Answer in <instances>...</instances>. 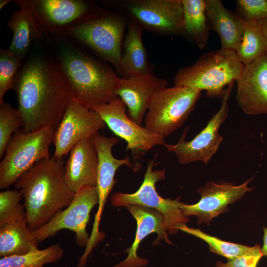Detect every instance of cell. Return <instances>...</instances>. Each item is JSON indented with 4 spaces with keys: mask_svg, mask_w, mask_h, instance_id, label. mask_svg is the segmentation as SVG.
<instances>
[{
    "mask_svg": "<svg viewBox=\"0 0 267 267\" xmlns=\"http://www.w3.org/2000/svg\"><path fill=\"white\" fill-rule=\"evenodd\" d=\"M12 89L26 133L47 127L55 130L72 99L57 60L41 56L29 58L22 65Z\"/></svg>",
    "mask_w": 267,
    "mask_h": 267,
    "instance_id": "1",
    "label": "cell"
},
{
    "mask_svg": "<svg viewBox=\"0 0 267 267\" xmlns=\"http://www.w3.org/2000/svg\"><path fill=\"white\" fill-rule=\"evenodd\" d=\"M62 158L53 156L37 162L16 180L24 199L29 228L35 230L67 207L74 198L64 178Z\"/></svg>",
    "mask_w": 267,
    "mask_h": 267,
    "instance_id": "2",
    "label": "cell"
},
{
    "mask_svg": "<svg viewBox=\"0 0 267 267\" xmlns=\"http://www.w3.org/2000/svg\"><path fill=\"white\" fill-rule=\"evenodd\" d=\"M72 98L89 108L109 103L117 97L120 77L111 66L76 45L59 50L57 59Z\"/></svg>",
    "mask_w": 267,
    "mask_h": 267,
    "instance_id": "3",
    "label": "cell"
},
{
    "mask_svg": "<svg viewBox=\"0 0 267 267\" xmlns=\"http://www.w3.org/2000/svg\"><path fill=\"white\" fill-rule=\"evenodd\" d=\"M127 17L93 5L84 15L55 36L76 42L113 66L120 76L121 59Z\"/></svg>",
    "mask_w": 267,
    "mask_h": 267,
    "instance_id": "4",
    "label": "cell"
},
{
    "mask_svg": "<svg viewBox=\"0 0 267 267\" xmlns=\"http://www.w3.org/2000/svg\"><path fill=\"white\" fill-rule=\"evenodd\" d=\"M244 66L235 51L220 48L204 53L192 65L179 69L173 82L175 86L206 90L210 97L222 98L226 88L238 79Z\"/></svg>",
    "mask_w": 267,
    "mask_h": 267,
    "instance_id": "5",
    "label": "cell"
},
{
    "mask_svg": "<svg viewBox=\"0 0 267 267\" xmlns=\"http://www.w3.org/2000/svg\"><path fill=\"white\" fill-rule=\"evenodd\" d=\"M201 91L180 86L159 89L144 117V127L163 137L181 127L193 110Z\"/></svg>",
    "mask_w": 267,
    "mask_h": 267,
    "instance_id": "6",
    "label": "cell"
},
{
    "mask_svg": "<svg viewBox=\"0 0 267 267\" xmlns=\"http://www.w3.org/2000/svg\"><path fill=\"white\" fill-rule=\"evenodd\" d=\"M55 130L47 127L26 133L16 132L9 140L0 162V189L14 184L37 162L50 157L49 147Z\"/></svg>",
    "mask_w": 267,
    "mask_h": 267,
    "instance_id": "7",
    "label": "cell"
},
{
    "mask_svg": "<svg viewBox=\"0 0 267 267\" xmlns=\"http://www.w3.org/2000/svg\"><path fill=\"white\" fill-rule=\"evenodd\" d=\"M104 3L122 10L143 30L185 37L181 0H125Z\"/></svg>",
    "mask_w": 267,
    "mask_h": 267,
    "instance_id": "8",
    "label": "cell"
},
{
    "mask_svg": "<svg viewBox=\"0 0 267 267\" xmlns=\"http://www.w3.org/2000/svg\"><path fill=\"white\" fill-rule=\"evenodd\" d=\"M155 159L148 161L143 181L138 190L133 193L117 192L111 197V203L114 207L139 205L156 210L163 216L164 224L167 233L178 232L176 226L186 223L189 219L184 217L180 209L182 202L179 197L175 200L164 198L156 189V184L165 178V170H154L156 165Z\"/></svg>",
    "mask_w": 267,
    "mask_h": 267,
    "instance_id": "9",
    "label": "cell"
},
{
    "mask_svg": "<svg viewBox=\"0 0 267 267\" xmlns=\"http://www.w3.org/2000/svg\"><path fill=\"white\" fill-rule=\"evenodd\" d=\"M234 83H231L226 88L222 98V105L218 111L209 120L206 127L192 139L186 140L189 128L188 126L184 129L177 143L164 144L168 152L175 154L179 163L186 165L194 162L201 161L207 164L216 153L223 138L219 133V128L225 122L228 116V99Z\"/></svg>",
    "mask_w": 267,
    "mask_h": 267,
    "instance_id": "10",
    "label": "cell"
},
{
    "mask_svg": "<svg viewBox=\"0 0 267 267\" xmlns=\"http://www.w3.org/2000/svg\"><path fill=\"white\" fill-rule=\"evenodd\" d=\"M98 203L96 186L82 188L75 194L73 199L65 209L57 213L46 223L33 230L37 242L41 243L60 230L69 229L75 233L77 244L86 247L89 239L87 225L91 211Z\"/></svg>",
    "mask_w": 267,
    "mask_h": 267,
    "instance_id": "11",
    "label": "cell"
},
{
    "mask_svg": "<svg viewBox=\"0 0 267 267\" xmlns=\"http://www.w3.org/2000/svg\"><path fill=\"white\" fill-rule=\"evenodd\" d=\"M96 112L106 126L127 143L126 150L137 159L156 145H164L165 137L133 121L128 115L127 107L117 97L109 103L88 108Z\"/></svg>",
    "mask_w": 267,
    "mask_h": 267,
    "instance_id": "12",
    "label": "cell"
},
{
    "mask_svg": "<svg viewBox=\"0 0 267 267\" xmlns=\"http://www.w3.org/2000/svg\"><path fill=\"white\" fill-rule=\"evenodd\" d=\"M106 126L96 112L72 98L55 130L53 156L62 158L78 143L91 138Z\"/></svg>",
    "mask_w": 267,
    "mask_h": 267,
    "instance_id": "13",
    "label": "cell"
},
{
    "mask_svg": "<svg viewBox=\"0 0 267 267\" xmlns=\"http://www.w3.org/2000/svg\"><path fill=\"white\" fill-rule=\"evenodd\" d=\"M253 178L240 185L223 182L217 183L208 181L204 186L199 187L197 192L201 196L199 201L192 205L182 203L180 205L182 215L188 217L196 216L197 224L204 222L210 225L212 220L229 210L228 205L236 202L245 193L253 190L248 187Z\"/></svg>",
    "mask_w": 267,
    "mask_h": 267,
    "instance_id": "14",
    "label": "cell"
},
{
    "mask_svg": "<svg viewBox=\"0 0 267 267\" xmlns=\"http://www.w3.org/2000/svg\"><path fill=\"white\" fill-rule=\"evenodd\" d=\"M26 7L44 34L55 35L86 14L93 5L82 0H17Z\"/></svg>",
    "mask_w": 267,
    "mask_h": 267,
    "instance_id": "15",
    "label": "cell"
},
{
    "mask_svg": "<svg viewBox=\"0 0 267 267\" xmlns=\"http://www.w3.org/2000/svg\"><path fill=\"white\" fill-rule=\"evenodd\" d=\"M237 103L246 114H267V52L244 66L236 81Z\"/></svg>",
    "mask_w": 267,
    "mask_h": 267,
    "instance_id": "16",
    "label": "cell"
},
{
    "mask_svg": "<svg viewBox=\"0 0 267 267\" xmlns=\"http://www.w3.org/2000/svg\"><path fill=\"white\" fill-rule=\"evenodd\" d=\"M167 86L165 79L154 74L120 77L116 95L126 105L128 116L141 126L153 95L159 89Z\"/></svg>",
    "mask_w": 267,
    "mask_h": 267,
    "instance_id": "17",
    "label": "cell"
},
{
    "mask_svg": "<svg viewBox=\"0 0 267 267\" xmlns=\"http://www.w3.org/2000/svg\"><path fill=\"white\" fill-rule=\"evenodd\" d=\"M96 152L98 159L97 183L98 194V210L95 215L94 224L99 225L104 205L108 195L116 181V172L120 167H132L129 157L122 159L115 158L112 154L113 147L119 142L115 137H107L97 133L91 138Z\"/></svg>",
    "mask_w": 267,
    "mask_h": 267,
    "instance_id": "18",
    "label": "cell"
},
{
    "mask_svg": "<svg viewBox=\"0 0 267 267\" xmlns=\"http://www.w3.org/2000/svg\"><path fill=\"white\" fill-rule=\"evenodd\" d=\"M136 222L137 228L134 240L126 252L128 256L123 261L112 267H143L148 264L147 259L139 257L137 254L140 243L147 235L157 234V238L152 243L158 245L161 240L172 245L168 238L164 224V218L158 211L139 205H130L126 207Z\"/></svg>",
    "mask_w": 267,
    "mask_h": 267,
    "instance_id": "19",
    "label": "cell"
},
{
    "mask_svg": "<svg viewBox=\"0 0 267 267\" xmlns=\"http://www.w3.org/2000/svg\"><path fill=\"white\" fill-rule=\"evenodd\" d=\"M64 165V178L74 194L87 186H96L98 159L91 138L84 139L70 150Z\"/></svg>",
    "mask_w": 267,
    "mask_h": 267,
    "instance_id": "20",
    "label": "cell"
},
{
    "mask_svg": "<svg viewBox=\"0 0 267 267\" xmlns=\"http://www.w3.org/2000/svg\"><path fill=\"white\" fill-rule=\"evenodd\" d=\"M205 2L209 26L219 35L221 48L236 52L241 41L245 21L220 0H205Z\"/></svg>",
    "mask_w": 267,
    "mask_h": 267,
    "instance_id": "21",
    "label": "cell"
},
{
    "mask_svg": "<svg viewBox=\"0 0 267 267\" xmlns=\"http://www.w3.org/2000/svg\"><path fill=\"white\" fill-rule=\"evenodd\" d=\"M143 29L129 19L127 33L123 42L121 59L120 77H132L153 74L143 44L142 34Z\"/></svg>",
    "mask_w": 267,
    "mask_h": 267,
    "instance_id": "22",
    "label": "cell"
},
{
    "mask_svg": "<svg viewBox=\"0 0 267 267\" xmlns=\"http://www.w3.org/2000/svg\"><path fill=\"white\" fill-rule=\"evenodd\" d=\"M13 10L7 26L12 31L11 43L7 49L20 60H23L35 41L44 34L31 12L25 6Z\"/></svg>",
    "mask_w": 267,
    "mask_h": 267,
    "instance_id": "23",
    "label": "cell"
},
{
    "mask_svg": "<svg viewBox=\"0 0 267 267\" xmlns=\"http://www.w3.org/2000/svg\"><path fill=\"white\" fill-rule=\"evenodd\" d=\"M33 231L27 221H17L0 225V257L19 255L37 248Z\"/></svg>",
    "mask_w": 267,
    "mask_h": 267,
    "instance_id": "24",
    "label": "cell"
},
{
    "mask_svg": "<svg viewBox=\"0 0 267 267\" xmlns=\"http://www.w3.org/2000/svg\"><path fill=\"white\" fill-rule=\"evenodd\" d=\"M185 38L192 41L200 49L207 46L211 30L205 0H181Z\"/></svg>",
    "mask_w": 267,
    "mask_h": 267,
    "instance_id": "25",
    "label": "cell"
},
{
    "mask_svg": "<svg viewBox=\"0 0 267 267\" xmlns=\"http://www.w3.org/2000/svg\"><path fill=\"white\" fill-rule=\"evenodd\" d=\"M267 44L260 21H245L244 30L236 55L245 66L261 56L266 52Z\"/></svg>",
    "mask_w": 267,
    "mask_h": 267,
    "instance_id": "26",
    "label": "cell"
},
{
    "mask_svg": "<svg viewBox=\"0 0 267 267\" xmlns=\"http://www.w3.org/2000/svg\"><path fill=\"white\" fill-rule=\"evenodd\" d=\"M63 254L60 245L53 244L42 250L37 248L24 254L0 258V267H44L60 261Z\"/></svg>",
    "mask_w": 267,
    "mask_h": 267,
    "instance_id": "27",
    "label": "cell"
},
{
    "mask_svg": "<svg viewBox=\"0 0 267 267\" xmlns=\"http://www.w3.org/2000/svg\"><path fill=\"white\" fill-rule=\"evenodd\" d=\"M176 228L203 240L207 243L211 252L225 257L228 260L243 255L251 248L250 246L223 240L198 228L189 227L185 223L178 224Z\"/></svg>",
    "mask_w": 267,
    "mask_h": 267,
    "instance_id": "28",
    "label": "cell"
},
{
    "mask_svg": "<svg viewBox=\"0 0 267 267\" xmlns=\"http://www.w3.org/2000/svg\"><path fill=\"white\" fill-rule=\"evenodd\" d=\"M21 192L6 189L0 193V225L13 222L27 221Z\"/></svg>",
    "mask_w": 267,
    "mask_h": 267,
    "instance_id": "29",
    "label": "cell"
},
{
    "mask_svg": "<svg viewBox=\"0 0 267 267\" xmlns=\"http://www.w3.org/2000/svg\"><path fill=\"white\" fill-rule=\"evenodd\" d=\"M23 120L18 109L8 103H0V158L4 156L6 147L14 133L23 127Z\"/></svg>",
    "mask_w": 267,
    "mask_h": 267,
    "instance_id": "30",
    "label": "cell"
},
{
    "mask_svg": "<svg viewBox=\"0 0 267 267\" xmlns=\"http://www.w3.org/2000/svg\"><path fill=\"white\" fill-rule=\"evenodd\" d=\"M22 61L7 49L0 52V103L6 92L12 89L14 78L22 66Z\"/></svg>",
    "mask_w": 267,
    "mask_h": 267,
    "instance_id": "31",
    "label": "cell"
},
{
    "mask_svg": "<svg viewBox=\"0 0 267 267\" xmlns=\"http://www.w3.org/2000/svg\"><path fill=\"white\" fill-rule=\"evenodd\" d=\"M235 3V12L245 21L267 19V0H237Z\"/></svg>",
    "mask_w": 267,
    "mask_h": 267,
    "instance_id": "32",
    "label": "cell"
},
{
    "mask_svg": "<svg viewBox=\"0 0 267 267\" xmlns=\"http://www.w3.org/2000/svg\"><path fill=\"white\" fill-rule=\"evenodd\" d=\"M263 257L261 246L256 244L243 255L228 260L225 263L218 261L216 267H257Z\"/></svg>",
    "mask_w": 267,
    "mask_h": 267,
    "instance_id": "33",
    "label": "cell"
},
{
    "mask_svg": "<svg viewBox=\"0 0 267 267\" xmlns=\"http://www.w3.org/2000/svg\"><path fill=\"white\" fill-rule=\"evenodd\" d=\"M264 237H263V245L261 247V252L263 256H265L267 258V227H263Z\"/></svg>",
    "mask_w": 267,
    "mask_h": 267,
    "instance_id": "34",
    "label": "cell"
},
{
    "mask_svg": "<svg viewBox=\"0 0 267 267\" xmlns=\"http://www.w3.org/2000/svg\"><path fill=\"white\" fill-rule=\"evenodd\" d=\"M262 27L263 31L265 36V38L267 44V19H263L259 21Z\"/></svg>",
    "mask_w": 267,
    "mask_h": 267,
    "instance_id": "35",
    "label": "cell"
},
{
    "mask_svg": "<svg viewBox=\"0 0 267 267\" xmlns=\"http://www.w3.org/2000/svg\"><path fill=\"white\" fill-rule=\"evenodd\" d=\"M12 1L10 0H0V9L1 10L3 7L9 2Z\"/></svg>",
    "mask_w": 267,
    "mask_h": 267,
    "instance_id": "36",
    "label": "cell"
}]
</instances>
